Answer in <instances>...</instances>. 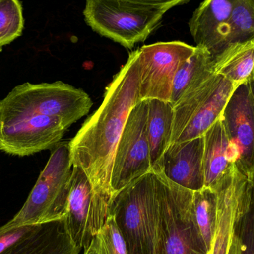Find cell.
I'll return each mask as SVG.
<instances>
[{
    "mask_svg": "<svg viewBox=\"0 0 254 254\" xmlns=\"http://www.w3.org/2000/svg\"><path fill=\"white\" fill-rule=\"evenodd\" d=\"M240 171L254 180V99L250 84L236 88L221 116Z\"/></svg>",
    "mask_w": 254,
    "mask_h": 254,
    "instance_id": "8fae6325",
    "label": "cell"
},
{
    "mask_svg": "<svg viewBox=\"0 0 254 254\" xmlns=\"http://www.w3.org/2000/svg\"><path fill=\"white\" fill-rule=\"evenodd\" d=\"M93 241L96 254H128L125 240L111 215Z\"/></svg>",
    "mask_w": 254,
    "mask_h": 254,
    "instance_id": "d4e9b609",
    "label": "cell"
},
{
    "mask_svg": "<svg viewBox=\"0 0 254 254\" xmlns=\"http://www.w3.org/2000/svg\"><path fill=\"white\" fill-rule=\"evenodd\" d=\"M253 2H254V0H253Z\"/></svg>",
    "mask_w": 254,
    "mask_h": 254,
    "instance_id": "4dcf8cb0",
    "label": "cell"
},
{
    "mask_svg": "<svg viewBox=\"0 0 254 254\" xmlns=\"http://www.w3.org/2000/svg\"><path fill=\"white\" fill-rule=\"evenodd\" d=\"M111 206L94 192L84 171L73 167L68 208L64 218L65 229L79 249L89 247L105 225Z\"/></svg>",
    "mask_w": 254,
    "mask_h": 254,
    "instance_id": "9c48e42d",
    "label": "cell"
},
{
    "mask_svg": "<svg viewBox=\"0 0 254 254\" xmlns=\"http://www.w3.org/2000/svg\"><path fill=\"white\" fill-rule=\"evenodd\" d=\"M72 172L69 142H61L52 151L22 208L1 227L8 229L64 219L68 208Z\"/></svg>",
    "mask_w": 254,
    "mask_h": 254,
    "instance_id": "5b68a950",
    "label": "cell"
},
{
    "mask_svg": "<svg viewBox=\"0 0 254 254\" xmlns=\"http://www.w3.org/2000/svg\"><path fill=\"white\" fill-rule=\"evenodd\" d=\"M155 174L159 221L155 254H207L192 221L193 191L170 181L161 172Z\"/></svg>",
    "mask_w": 254,
    "mask_h": 254,
    "instance_id": "8992f818",
    "label": "cell"
},
{
    "mask_svg": "<svg viewBox=\"0 0 254 254\" xmlns=\"http://www.w3.org/2000/svg\"><path fill=\"white\" fill-rule=\"evenodd\" d=\"M237 86L238 85L221 76L213 92L195 113L176 143L188 141L204 135L220 119Z\"/></svg>",
    "mask_w": 254,
    "mask_h": 254,
    "instance_id": "ac0fdd59",
    "label": "cell"
},
{
    "mask_svg": "<svg viewBox=\"0 0 254 254\" xmlns=\"http://www.w3.org/2000/svg\"><path fill=\"white\" fill-rule=\"evenodd\" d=\"M203 155L204 135L170 144L155 173H162L170 181L185 189L201 190L204 188Z\"/></svg>",
    "mask_w": 254,
    "mask_h": 254,
    "instance_id": "4fadbf2b",
    "label": "cell"
},
{
    "mask_svg": "<svg viewBox=\"0 0 254 254\" xmlns=\"http://www.w3.org/2000/svg\"><path fill=\"white\" fill-rule=\"evenodd\" d=\"M234 0H207L195 9L189 28L196 47L205 49L215 58L225 48L227 23Z\"/></svg>",
    "mask_w": 254,
    "mask_h": 254,
    "instance_id": "5bb4252c",
    "label": "cell"
},
{
    "mask_svg": "<svg viewBox=\"0 0 254 254\" xmlns=\"http://www.w3.org/2000/svg\"><path fill=\"white\" fill-rule=\"evenodd\" d=\"M213 65L210 54L205 49L196 47L195 52L181 66L175 76L170 100L172 105H175L187 91L213 70Z\"/></svg>",
    "mask_w": 254,
    "mask_h": 254,
    "instance_id": "7402d4cb",
    "label": "cell"
},
{
    "mask_svg": "<svg viewBox=\"0 0 254 254\" xmlns=\"http://www.w3.org/2000/svg\"><path fill=\"white\" fill-rule=\"evenodd\" d=\"M252 39H254L253 0H234L232 11L227 23L225 48Z\"/></svg>",
    "mask_w": 254,
    "mask_h": 254,
    "instance_id": "603a6c76",
    "label": "cell"
},
{
    "mask_svg": "<svg viewBox=\"0 0 254 254\" xmlns=\"http://www.w3.org/2000/svg\"><path fill=\"white\" fill-rule=\"evenodd\" d=\"M204 187L215 191L237 166L235 149L230 142L222 119L204 134Z\"/></svg>",
    "mask_w": 254,
    "mask_h": 254,
    "instance_id": "9a60e30c",
    "label": "cell"
},
{
    "mask_svg": "<svg viewBox=\"0 0 254 254\" xmlns=\"http://www.w3.org/2000/svg\"><path fill=\"white\" fill-rule=\"evenodd\" d=\"M213 70L227 80L241 85L254 81V39L233 43L213 58Z\"/></svg>",
    "mask_w": 254,
    "mask_h": 254,
    "instance_id": "d6986e66",
    "label": "cell"
},
{
    "mask_svg": "<svg viewBox=\"0 0 254 254\" xmlns=\"http://www.w3.org/2000/svg\"></svg>",
    "mask_w": 254,
    "mask_h": 254,
    "instance_id": "f546056e",
    "label": "cell"
},
{
    "mask_svg": "<svg viewBox=\"0 0 254 254\" xmlns=\"http://www.w3.org/2000/svg\"><path fill=\"white\" fill-rule=\"evenodd\" d=\"M25 19L18 0H0V52L3 47L22 35Z\"/></svg>",
    "mask_w": 254,
    "mask_h": 254,
    "instance_id": "cb8c5ba5",
    "label": "cell"
},
{
    "mask_svg": "<svg viewBox=\"0 0 254 254\" xmlns=\"http://www.w3.org/2000/svg\"><path fill=\"white\" fill-rule=\"evenodd\" d=\"M216 192L208 188L192 192L191 213L201 242L210 254L216 219Z\"/></svg>",
    "mask_w": 254,
    "mask_h": 254,
    "instance_id": "44dd1931",
    "label": "cell"
},
{
    "mask_svg": "<svg viewBox=\"0 0 254 254\" xmlns=\"http://www.w3.org/2000/svg\"><path fill=\"white\" fill-rule=\"evenodd\" d=\"M80 251L67 233L64 219L37 225L5 254H79Z\"/></svg>",
    "mask_w": 254,
    "mask_h": 254,
    "instance_id": "2e32d148",
    "label": "cell"
},
{
    "mask_svg": "<svg viewBox=\"0 0 254 254\" xmlns=\"http://www.w3.org/2000/svg\"><path fill=\"white\" fill-rule=\"evenodd\" d=\"M228 254H254V201L237 226Z\"/></svg>",
    "mask_w": 254,
    "mask_h": 254,
    "instance_id": "484cf974",
    "label": "cell"
},
{
    "mask_svg": "<svg viewBox=\"0 0 254 254\" xmlns=\"http://www.w3.org/2000/svg\"><path fill=\"white\" fill-rule=\"evenodd\" d=\"M110 215L128 254H155L159 221L157 174L152 171L130 183L113 200Z\"/></svg>",
    "mask_w": 254,
    "mask_h": 254,
    "instance_id": "277c9868",
    "label": "cell"
},
{
    "mask_svg": "<svg viewBox=\"0 0 254 254\" xmlns=\"http://www.w3.org/2000/svg\"><path fill=\"white\" fill-rule=\"evenodd\" d=\"M83 254H96L95 253V243L92 240V243L88 249H85Z\"/></svg>",
    "mask_w": 254,
    "mask_h": 254,
    "instance_id": "83f0119b",
    "label": "cell"
},
{
    "mask_svg": "<svg viewBox=\"0 0 254 254\" xmlns=\"http://www.w3.org/2000/svg\"><path fill=\"white\" fill-rule=\"evenodd\" d=\"M140 49L130 52L127 62L113 76L98 110L85 121L69 141L73 167L81 169L94 192L112 206L111 176L118 143L127 118L140 102Z\"/></svg>",
    "mask_w": 254,
    "mask_h": 254,
    "instance_id": "6da1fadb",
    "label": "cell"
},
{
    "mask_svg": "<svg viewBox=\"0 0 254 254\" xmlns=\"http://www.w3.org/2000/svg\"><path fill=\"white\" fill-rule=\"evenodd\" d=\"M148 106L146 134L150 150L152 171H158L163 157L171 142L174 110L171 103L146 100Z\"/></svg>",
    "mask_w": 254,
    "mask_h": 254,
    "instance_id": "e0dca14e",
    "label": "cell"
},
{
    "mask_svg": "<svg viewBox=\"0 0 254 254\" xmlns=\"http://www.w3.org/2000/svg\"><path fill=\"white\" fill-rule=\"evenodd\" d=\"M93 105L84 90L62 82L15 86L0 101V127L34 116L58 118L69 128L84 117Z\"/></svg>",
    "mask_w": 254,
    "mask_h": 254,
    "instance_id": "3957f363",
    "label": "cell"
},
{
    "mask_svg": "<svg viewBox=\"0 0 254 254\" xmlns=\"http://www.w3.org/2000/svg\"><path fill=\"white\" fill-rule=\"evenodd\" d=\"M250 85H251V88H252V95H253L254 99V81L253 82H252V83L250 84Z\"/></svg>",
    "mask_w": 254,
    "mask_h": 254,
    "instance_id": "f1b7e54d",
    "label": "cell"
},
{
    "mask_svg": "<svg viewBox=\"0 0 254 254\" xmlns=\"http://www.w3.org/2000/svg\"><path fill=\"white\" fill-rule=\"evenodd\" d=\"M37 226L25 225L8 229L0 227V254L7 253L14 245L29 235Z\"/></svg>",
    "mask_w": 254,
    "mask_h": 254,
    "instance_id": "4316f807",
    "label": "cell"
},
{
    "mask_svg": "<svg viewBox=\"0 0 254 254\" xmlns=\"http://www.w3.org/2000/svg\"><path fill=\"white\" fill-rule=\"evenodd\" d=\"M214 235L210 254H228L237 226L254 201V180L235 168L216 188Z\"/></svg>",
    "mask_w": 254,
    "mask_h": 254,
    "instance_id": "30bf717a",
    "label": "cell"
},
{
    "mask_svg": "<svg viewBox=\"0 0 254 254\" xmlns=\"http://www.w3.org/2000/svg\"><path fill=\"white\" fill-rule=\"evenodd\" d=\"M140 101L170 102L175 76L196 47L182 41L158 42L140 49Z\"/></svg>",
    "mask_w": 254,
    "mask_h": 254,
    "instance_id": "ba28073f",
    "label": "cell"
},
{
    "mask_svg": "<svg viewBox=\"0 0 254 254\" xmlns=\"http://www.w3.org/2000/svg\"><path fill=\"white\" fill-rule=\"evenodd\" d=\"M220 79L221 76L215 73L213 67V70L201 78L173 105L174 119L170 144L177 141L182 131L213 92Z\"/></svg>",
    "mask_w": 254,
    "mask_h": 254,
    "instance_id": "ffe728a7",
    "label": "cell"
},
{
    "mask_svg": "<svg viewBox=\"0 0 254 254\" xmlns=\"http://www.w3.org/2000/svg\"><path fill=\"white\" fill-rule=\"evenodd\" d=\"M189 0H88L83 15L94 31L127 49L145 41L167 12Z\"/></svg>",
    "mask_w": 254,
    "mask_h": 254,
    "instance_id": "7a4b0ae2",
    "label": "cell"
},
{
    "mask_svg": "<svg viewBox=\"0 0 254 254\" xmlns=\"http://www.w3.org/2000/svg\"><path fill=\"white\" fill-rule=\"evenodd\" d=\"M147 113V103L140 101L127 118L113 161L111 176L113 200L130 183L152 171L146 134Z\"/></svg>",
    "mask_w": 254,
    "mask_h": 254,
    "instance_id": "52a82bcc",
    "label": "cell"
},
{
    "mask_svg": "<svg viewBox=\"0 0 254 254\" xmlns=\"http://www.w3.org/2000/svg\"><path fill=\"white\" fill-rule=\"evenodd\" d=\"M68 128L58 118L34 116L0 127V151L7 155L26 157L54 149Z\"/></svg>",
    "mask_w": 254,
    "mask_h": 254,
    "instance_id": "7c38bea8",
    "label": "cell"
}]
</instances>
